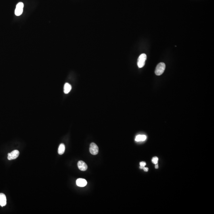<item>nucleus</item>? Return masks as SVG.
<instances>
[{
  "instance_id": "obj_1",
  "label": "nucleus",
  "mask_w": 214,
  "mask_h": 214,
  "mask_svg": "<svg viewBox=\"0 0 214 214\" xmlns=\"http://www.w3.org/2000/svg\"><path fill=\"white\" fill-rule=\"evenodd\" d=\"M165 68L166 66L165 63L163 62L159 63L155 68V74L158 76L162 75L165 70Z\"/></svg>"
},
{
  "instance_id": "obj_2",
  "label": "nucleus",
  "mask_w": 214,
  "mask_h": 214,
  "mask_svg": "<svg viewBox=\"0 0 214 214\" xmlns=\"http://www.w3.org/2000/svg\"><path fill=\"white\" fill-rule=\"evenodd\" d=\"M147 59V56L145 54H143L139 56L138 60L137 65L139 68H142L144 66Z\"/></svg>"
},
{
  "instance_id": "obj_3",
  "label": "nucleus",
  "mask_w": 214,
  "mask_h": 214,
  "mask_svg": "<svg viewBox=\"0 0 214 214\" xmlns=\"http://www.w3.org/2000/svg\"><path fill=\"white\" fill-rule=\"evenodd\" d=\"M24 7V4L23 2H19L16 5V8L15 10V15L17 16H20L22 15L23 13Z\"/></svg>"
},
{
  "instance_id": "obj_4",
  "label": "nucleus",
  "mask_w": 214,
  "mask_h": 214,
  "mask_svg": "<svg viewBox=\"0 0 214 214\" xmlns=\"http://www.w3.org/2000/svg\"><path fill=\"white\" fill-rule=\"evenodd\" d=\"M90 152L92 155H96L98 153V147L96 143H92L90 146Z\"/></svg>"
},
{
  "instance_id": "obj_5",
  "label": "nucleus",
  "mask_w": 214,
  "mask_h": 214,
  "mask_svg": "<svg viewBox=\"0 0 214 214\" xmlns=\"http://www.w3.org/2000/svg\"><path fill=\"white\" fill-rule=\"evenodd\" d=\"M19 154H20V152L18 150H15L8 153V159L9 160L16 159L18 157Z\"/></svg>"
},
{
  "instance_id": "obj_6",
  "label": "nucleus",
  "mask_w": 214,
  "mask_h": 214,
  "mask_svg": "<svg viewBox=\"0 0 214 214\" xmlns=\"http://www.w3.org/2000/svg\"><path fill=\"white\" fill-rule=\"evenodd\" d=\"M78 167L81 171H85L88 168V166L85 163L82 161H80L77 164Z\"/></svg>"
},
{
  "instance_id": "obj_7",
  "label": "nucleus",
  "mask_w": 214,
  "mask_h": 214,
  "mask_svg": "<svg viewBox=\"0 0 214 214\" xmlns=\"http://www.w3.org/2000/svg\"><path fill=\"white\" fill-rule=\"evenodd\" d=\"M6 204V198L5 194L0 193V205L1 207L5 206Z\"/></svg>"
},
{
  "instance_id": "obj_8",
  "label": "nucleus",
  "mask_w": 214,
  "mask_h": 214,
  "mask_svg": "<svg viewBox=\"0 0 214 214\" xmlns=\"http://www.w3.org/2000/svg\"><path fill=\"white\" fill-rule=\"evenodd\" d=\"M87 182L86 180L83 178H79L76 181V184L77 185L81 187L86 186L87 185Z\"/></svg>"
},
{
  "instance_id": "obj_9",
  "label": "nucleus",
  "mask_w": 214,
  "mask_h": 214,
  "mask_svg": "<svg viewBox=\"0 0 214 214\" xmlns=\"http://www.w3.org/2000/svg\"><path fill=\"white\" fill-rule=\"evenodd\" d=\"M71 89V86L68 83H66L64 86V91L65 94H67L70 93Z\"/></svg>"
},
{
  "instance_id": "obj_10",
  "label": "nucleus",
  "mask_w": 214,
  "mask_h": 214,
  "mask_svg": "<svg viewBox=\"0 0 214 214\" xmlns=\"http://www.w3.org/2000/svg\"><path fill=\"white\" fill-rule=\"evenodd\" d=\"M65 146L64 143H61L59 145V148L58 149V153L59 154H63V153L65 152Z\"/></svg>"
},
{
  "instance_id": "obj_11",
  "label": "nucleus",
  "mask_w": 214,
  "mask_h": 214,
  "mask_svg": "<svg viewBox=\"0 0 214 214\" xmlns=\"http://www.w3.org/2000/svg\"><path fill=\"white\" fill-rule=\"evenodd\" d=\"M146 139V136L144 135H139L136 137L135 141L137 142L143 141Z\"/></svg>"
},
{
  "instance_id": "obj_12",
  "label": "nucleus",
  "mask_w": 214,
  "mask_h": 214,
  "mask_svg": "<svg viewBox=\"0 0 214 214\" xmlns=\"http://www.w3.org/2000/svg\"><path fill=\"white\" fill-rule=\"evenodd\" d=\"M158 158L157 157H153L152 159V162L155 165L157 164V163H158Z\"/></svg>"
},
{
  "instance_id": "obj_13",
  "label": "nucleus",
  "mask_w": 214,
  "mask_h": 214,
  "mask_svg": "<svg viewBox=\"0 0 214 214\" xmlns=\"http://www.w3.org/2000/svg\"><path fill=\"white\" fill-rule=\"evenodd\" d=\"M140 164L141 166H144V167L146 164V163L145 162H141L140 163Z\"/></svg>"
},
{
  "instance_id": "obj_14",
  "label": "nucleus",
  "mask_w": 214,
  "mask_h": 214,
  "mask_svg": "<svg viewBox=\"0 0 214 214\" xmlns=\"http://www.w3.org/2000/svg\"><path fill=\"white\" fill-rule=\"evenodd\" d=\"M143 169V170H144L145 172H147V171H148V168H147V167H144Z\"/></svg>"
},
{
  "instance_id": "obj_15",
  "label": "nucleus",
  "mask_w": 214,
  "mask_h": 214,
  "mask_svg": "<svg viewBox=\"0 0 214 214\" xmlns=\"http://www.w3.org/2000/svg\"><path fill=\"white\" fill-rule=\"evenodd\" d=\"M155 168H157V169L158 168V165H157V164L155 165Z\"/></svg>"
},
{
  "instance_id": "obj_16",
  "label": "nucleus",
  "mask_w": 214,
  "mask_h": 214,
  "mask_svg": "<svg viewBox=\"0 0 214 214\" xmlns=\"http://www.w3.org/2000/svg\"><path fill=\"white\" fill-rule=\"evenodd\" d=\"M143 167H144V166H140V168H141V169H143Z\"/></svg>"
}]
</instances>
